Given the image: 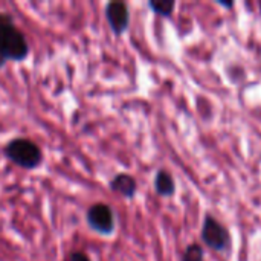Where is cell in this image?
Instances as JSON below:
<instances>
[{
  "label": "cell",
  "mask_w": 261,
  "mask_h": 261,
  "mask_svg": "<svg viewBox=\"0 0 261 261\" xmlns=\"http://www.w3.org/2000/svg\"><path fill=\"white\" fill-rule=\"evenodd\" d=\"M29 55L26 35L15 26L9 14L0 12V69L8 61H23Z\"/></svg>",
  "instance_id": "cell-1"
},
{
  "label": "cell",
  "mask_w": 261,
  "mask_h": 261,
  "mask_svg": "<svg viewBox=\"0 0 261 261\" xmlns=\"http://www.w3.org/2000/svg\"><path fill=\"white\" fill-rule=\"evenodd\" d=\"M5 156L23 170H34L43 161L41 148L31 139L15 138L9 141L3 148Z\"/></svg>",
  "instance_id": "cell-2"
},
{
  "label": "cell",
  "mask_w": 261,
  "mask_h": 261,
  "mask_svg": "<svg viewBox=\"0 0 261 261\" xmlns=\"http://www.w3.org/2000/svg\"><path fill=\"white\" fill-rule=\"evenodd\" d=\"M86 222L95 232L101 236H110L115 231L113 210L107 203H95L86 213Z\"/></svg>",
  "instance_id": "cell-3"
},
{
  "label": "cell",
  "mask_w": 261,
  "mask_h": 261,
  "mask_svg": "<svg viewBox=\"0 0 261 261\" xmlns=\"http://www.w3.org/2000/svg\"><path fill=\"white\" fill-rule=\"evenodd\" d=\"M202 240L208 248H211L214 251H225L231 243L228 229L213 216H206L203 220Z\"/></svg>",
  "instance_id": "cell-4"
},
{
  "label": "cell",
  "mask_w": 261,
  "mask_h": 261,
  "mask_svg": "<svg viewBox=\"0 0 261 261\" xmlns=\"http://www.w3.org/2000/svg\"><path fill=\"white\" fill-rule=\"evenodd\" d=\"M106 18L113 34L121 35L127 31L130 23V11L124 2H110L106 5Z\"/></svg>",
  "instance_id": "cell-5"
},
{
  "label": "cell",
  "mask_w": 261,
  "mask_h": 261,
  "mask_svg": "<svg viewBox=\"0 0 261 261\" xmlns=\"http://www.w3.org/2000/svg\"><path fill=\"white\" fill-rule=\"evenodd\" d=\"M110 190L125 199H133L138 191V184L133 176L121 173L110 180Z\"/></svg>",
  "instance_id": "cell-6"
},
{
  "label": "cell",
  "mask_w": 261,
  "mask_h": 261,
  "mask_svg": "<svg viewBox=\"0 0 261 261\" xmlns=\"http://www.w3.org/2000/svg\"><path fill=\"white\" fill-rule=\"evenodd\" d=\"M154 190L159 196L170 197L176 193V184L173 176L167 170H159L154 177Z\"/></svg>",
  "instance_id": "cell-7"
},
{
  "label": "cell",
  "mask_w": 261,
  "mask_h": 261,
  "mask_svg": "<svg viewBox=\"0 0 261 261\" xmlns=\"http://www.w3.org/2000/svg\"><path fill=\"white\" fill-rule=\"evenodd\" d=\"M148 6L161 17H171L176 8V2L174 0H150Z\"/></svg>",
  "instance_id": "cell-8"
},
{
  "label": "cell",
  "mask_w": 261,
  "mask_h": 261,
  "mask_svg": "<svg viewBox=\"0 0 261 261\" xmlns=\"http://www.w3.org/2000/svg\"><path fill=\"white\" fill-rule=\"evenodd\" d=\"M182 261H203V249H202V246L197 245V243L190 245L185 249V252H184Z\"/></svg>",
  "instance_id": "cell-9"
},
{
  "label": "cell",
  "mask_w": 261,
  "mask_h": 261,
  "mask_svg": "<svg viewBox=\"0 0 261 261\" xmlns=\"http://www.w3.org/2000/svg\"><path fill=\"white\" fill-rule=\"evenodd\" d=\"M70 261H90V258L84 252H73L70 257Z\"/></svg>",
  "instance_id": "cell-10"
},
{
  "label": "cell",
  "mask_w": 261,
  "mask_h": 261,
  "mask_svg": "<svg viewBox=\"0 0 261 261\" xmlns=\"http://www.w3.org/2000/svg\"><path fill=\"white\" fill-rule=\"evenodd\" d=\"M217 5L223 6V8H234V2H223V0H217Z\"/></svg>",
  "instance_id": "cell-11"
},
{
  "label": "cell",
  "mask_w": 261,
  "mask_h": 261,
  "mask_svg": "<svg viewBox=\"0 0 261 261\" xmlns=\"http://www.w3.org/2000/svg\"><path fill=\"white\" fill-rule=\"evenodd\" d=\"M258 6H260V12H261V2H260V3H258Z\"/></svg>",
  "instance_id": "cell-12"
}]
</instances>
